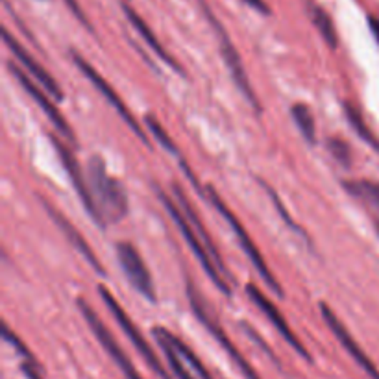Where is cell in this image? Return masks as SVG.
Wrapping results in <instances>:
<instances>
[{
    "label": "cell",
    "mask_w": 379,
    "mask_h": 379,
    "mask_svg": "<svg viewBox=\"0 0 379 379\" xmlns=\"http://www.w3.org/2000/svg\"><path fill=\"white\" fill-rule=\"evenodd\" d=\"M2 36H4V43L9 49V52L14 54V58L17 59L19 64L23 65L24 71H26V73L30 74V76H32L34 80H36L37 84L43 87V89H46L49 95L54 96L56 100H64V96H65L64 89L59 87V84L54 80V76H52L49 71H45L43 65L37 64V59L34 58V56L30 54V52H28V50L21 45V43H19V41L15 39V37L11 36L6 28L2 30Z\"/></svg>",
    "instance_id": "cell-14"
},
{
    "label": "cell",
    "mask_w": 379,
    "mask_h": 379,
    "mask_svg": "<svg viewBox=\"0 0 379 379\" xmlns=\"http://www.w3.org/2000/svg\"><path fill=\"white\" fill-rule=\"evenodd\" d=\"M41 203H43V209H45L46 213H49V217L52 218V222H54L56 226L59 228V231L65 235V239L71 243V246H73L74 250H76L78 253H80L81 258L86 259L87 263H89L93 268H95L96 274L100 276H106V268L104 265L100 263V259L96 258V253L93 252V248H91L89 244H87V241L84 239V235L80 233V230H78L76 226H74L73 222L69 221L67 217H65L64 213L59 211V209H56L52 203L49 202V200L41 198Z\"/></svg>",
    "instance_id": "cell-15"
},
{
    "label": "cell",
    "mask_w": 379,
    "mask_h": 379,
    "mask_svg": "<svg viewBox=\"0 0 379 379\" xmlns=\"http://www.w3.org/2000/svg\"><path fill=\"white\" fill-rule=\"evenodd\" d=\"M172 194H174V200H176V202L180 203V208L183 209V213H186V217L189 218V222L193 224L194 230H196V233H198L200 237H202L203 244L208 246L209 253L213 256V259H215V263H217V266L221 268L222 274L226 276L228 280L231 281V272L228 271L226 265H224V261H222L221 253H218L217 246H215V243H213L211 235H209V231L206 230V226H203V222H202V218H200L198 211H196V209L193 208V203H191V200L187 198V194L183 193V189H181V187L178 186V183H172Z\"/></svg>",
    "instance_id": "cell-17"
},
{
    "label": "cell",
    "mask_w": 379,
    "mask_h": 379,
    "mask_svg": "<svg viewBox=\"0 0 379 379\" xmlns=\"http://www.w3.org/2000/svg\"><path fill=\"white\" fill-rule=\"evenodd\" d=\"M368 26H370V32L374 36V39L379 43V19L374 15H368Z\"/></svg>",
    "instance_id": "cell-31"
},
{
    "label": "cell",
    "mask_w": 379,
    "mask_h": 379,
    "mask_svg": "<svg viewBox=\"0 0 379 379\" xmlns=\"http://www.w3.org/2000/svg\"><path fill=\"white\" fill-rule=\"evenodd\" d=\"M153 189H156V194H158L159 202L163 203V208L167 209V213L171 215L172 222H174V224L178 226V230L181 231V237H183V241L187 243V246H189L191 252L194 253V258L198 259L200 266H202L203 272L208 274L209 280L213 281V285H215V287H217V289L221 290L222 294L231 296L230 280H228L226 276L221 272V268L217 266V263H215L213 256L209 253L208 246L203 244L202 237L196 233V230L193 228V224L189 222V218L186 217L183 209L180 208V203H178L174 198H171L167 193H163V189L159 186H153Z\"/></svg>",
    "instance_id": "cell-2"
},
{
    "label": "cell",
    "mask_w": 379,
    "mask_h": 379,
    "mask_svg": "<svg viewBox=\"0 0 379 379\" xmlns=\"http://www.w3.org/2000/svg\"><path fill=\"white\" fill-rule=\"evenodd\" d=\"M152 335H153V339L158 340L159 348L163 350L165 357H167L168 366H171L172 374L176 375V379H198L196 375L193 374V370H189V368H187V366L183 365V359H181L180 353L176 352V348L172 346V344L168 343L167 337L163 335L161 328H153Z\"/></svg>",
    "instance_id": "cell-20"
},
{
    "label": "cell",
    "mask_w": 379,
    "mask_h": 379,
    "mask_svg": "<svg viewBox=\"0 0 379 379\" xmlns=\"http://www.w3.org/2000/svg\"><path fill=\"white\" fill-rule=\"evenodd\" d=\"M375 226H378V230H379V221H378V222H375Z\"/></svg>",
    "instance_id": "cell-32"
},
{
    "label": "cell",
    "mask_w": 379,
    "mask_h": 379,
    "mask_svg": "<svg viewBox=\"0 0 379 379\" xmlns=\"http://www.w3.org/2000/svg\"><path fill=\"white\" fill-rule=\"evenodd\" d=\"M328 150H330L335 161L343 165L344 168L352 167V148L346 141L339 139V137H331V139H328Z\"/></svg>",
    "instance_id": "cell-26"
},
{
    "label": "cell",
    "mask_w": 379,
    "mask_h": 379,
    "mask_svg": "<svg viewBox=\"0 0 379 379\" xmlns=\"http://www.w3.org/2000/svg\"><path fill=\"white\" fill-rule=\"evenodd\" d=\"M186 293H187V300H189L191 311H193L194 316H196V318L202 322L203 328H206V330H208L209 333L213 335V337H215V340L221 344L222 350H224V352L230 355V359L235 363V365H237V368H239L241 374L244 375V379H261L259 378L258 372L253 370V366L250 365L246 359H244L243 353L239 352V348L231 343V339L228 337L226 330L222 328V324L218 322L217 316L213 315V311L209 309L208 302L203 300V296L200 294V290L196 289V285H194L191 280H187Z\"/></svg>",
    "instance_id": "cell-5"
},
{
    "label": "cell",
    "mask_w": 379,
    "mask_h": 379,
    "mask_svg": "<svg viewBox=\"0 0 379 379\" xmlns=\"http://www.w3.org/2000/svg\"><path fill=\"white\" fill-rule=\"evenodd\" d=\"M320 315L322 318H324L325 325L330 328L331 333L337 337V340L340 343V346L346 350L348 353H350V357H352L353 361L357 363V365L361 366L363 370L366 372V374L370 375V379H379V370H378V366L374 365V361H372L370 357L366 355L365 350H363L359 344H357V340L353 339L352 333L346 330V325L343 324V322L339 320V316L335 315L333 309H331L328 303L322 302L320 303Z\"/></svg>",
    "instance_id": "cell-13"
},
{
    "label": "cell",
    "mask_w": 379,
    "mask_h": 379,
    "mask_svg": "<svg viewBox=\"0 0 379 379\" xmlns=\"http://www.w3.org/2000/svg\"><path fill=\"white\" fill-rule=\"evenodd\" d=\"M21 370H23L24 378L26 379H43V375H41L39 372V366L32 365V363L24 361L23 365H21Z\"/></svg>",
    "instance_id": "cell-30"
},
{
    "label": "cell",
    "mask_w": 379,
    "mask_h": 379,
    "mask_svg": "<svg viewBox=\"0 0 379 379\" xmlns=\"http://www.w3.org/2000/svg\"><path fill=\"white\" fill-rule=\"evenodd\" d=\"M161 331H163V335H165V337L168 339V343H171L172 346L176 348V352L180 353L181 359H183V361H186L187 365H189V368L193 370V374L196 375V378H198V379H215L211 374H209L208 368L203 366L202 359H200V357L196 355V353H194L193 350H191V348L187 346V344L180 339V337H176V335L171 333V331L165 330V328H161Z\"/></svg>",
    "instance_id": "cell-21"
},
{
    "label": "cell",
    "mask_w": 379,
    "mask_h": 379,
    "mask_svg": "<svg viewBox=\"0 0 379 379\" xmlns=\"http://www.w3.org/2000/svg\"><path fill=\"white\" fill-rule=\"evenodd\" d=\"M206 200H209V203H213V208L217 209L222 217L226 218L228 226H230L231 231H233L235 239H237V243H239L241 250H243L244 256L248 258V261L252 263L253 268L258 271V274L261 276L263 281L266 283V287H268V289H271L274 294H278L280 298H283L285 293H283V287H281V283L276 280V276L272 274V271L268 268L265 258L261 256V252H259V248L256 246V243H253L252 237L248 235V231L244 230V226L241 224L239 218L235 217L233 213H231V209L228 208L226 202L222 200V196L217 193V189H215L213 186L206 187Z\"/></svg>",
    "instance_id": "cell-4"
},
{
    "label": "cell",
    "mask_w": 379,
    "mask_h": 379,
    "mask_svg": "<svg viewBox=\"0 0 379 379\" xmlns=\"http://www.w3.org/2000/svg\"><path fill=\"white\" fill-rule=\"evenodd\" d=\"M145 124L146 128H148V131L153 136V139L158 141L159 145L163 146V148L167 150L168 153H172V156H176V158H180V148H178L176 145H174V141L171 139V136H168L167 131H165V128L159 124V121L153 115H146L145 118Z\"/></svg>",
    "instance_id": "cell-24"
},
{
    "label": "cell",
    "mask_w": 379,
    "mask_h": 379,
    "mask_svg": "<svg viewBox=\"0 0 379 379\" xmlns=\"http://www.w3.org/2000/svg\"><path fill=\"white\" fill-rule=\"evenodd\" d=\"M307 14H309V19L316 26L325 45L330 46L331 50L339 49V34H337V28H335L331 15L322 6L315 4V2H307Z\"/></svg>",
    "instance_id": "cell-18"
},
{
    "label": "cell",
    "mask_w": 379,
    "mask_h": 379,
    "mask_svg": "<svg viewBox=\"0 0 379 379\" xmlns=\"http://www.w3.org/2000/svg\"><path fill=\"white\" fill-rule=\"evenodd\" d=\"M49 139H50V143H52V146H54L59 161H61V165H64L69 180H71V183H73L74 191H76V194H78V198L81 200L86 211L89 213L91 218L95 221L96 226L104 230L106 224H104V221H102V217H100L98 208H96V202H95V198H93V193H91L89 180H87V172L81 171V165L78 163L76 156H74L73 150L69 148L65 143H61V141H59L56 136H52V133H49Z\"/></svg>",
    "instance_id": "cell-9"
},
{
    "label": "cell",
    "mask_w": 379,
    "mask_h": 379,
    "mask_svg": "<svg viewBox=\"0 0 379 379\" xmlns=\"http://www.w3.org/2000/svg\"><path fill=\"white\" fill-rule=\"evenodd\" d=\"M2 335H4V340H6V343L11 344V346H14L15 350H17V352H19V355H23L24 357V361H28V363H32V365L39 366V365H37V361H36V357H34V353L30 352V350H28L26 346H24L23 340L19 339V335H15L14 331L9 330V325L8 324H4V330H2Z\"/></svg>",
    "instance_id": "cell-27"
},
{
    "label": "cell",
    "mask_w": 379,
    "mask_h": 379,
    "mask_svg": "<svg viewBox=\"0 0 379 379\" xmlns=\"http://www.w3.org/2000/svg\"><path fill=\"white\" fill-rule=\"evenodd\" d=\"M71 59H73V64L78 67V71H80V73L84 74V76H86L87 80L91 81V84H93V86H95V89L98 91L100 95L104 96V100H108V104L111 106L115 111H117L118 117L126 122L128 128H130V130L133 131L137 137H139L141 143H143L145 146H150V141H148V136H146V131L141 128V124L137 122V118L131 115V111L128 109V106L122 102V98L118 96L117 91L113 89V86H111V84H109V81L106 80V78L102 76V74H100L98 71H96V69L93 67V65H91L89 61H87V59L80 54V52H76V50H71Z\"/></svg>",
    "instance_id": "cell-7"
},
{
    "label": "cell",
    "mask_w": 379,
    "mask_h": 379,
    "mask_svg": "<svg viewBox=\"0 0 379 379\" xmlns=\"http://www.w3.org/2000/svg\"><path fill=\"white\" fill-rule=\"evenodd\" d=\"M343 187L350 196L379 213V181L346 180L343 181Z\"/></svg>",
    "instance_id": "cell-19"
},
{
    "label": "cell",
    "mask_w": 379,
    "mask_h": 379,
    "mask_svg": "<svg viewBox=\"0 0 379 379\" xmlns=\"http://www.w3.org/2000/svg\"><path fill=\"white\" fill-rule=\"evenodd\" d=\"M76 305L78 309H80L81 316H84V320H86L87 325H89V330L93 331V335H95L96 340L100 343V346L104 348V352L113 359L117 368L122 372V375L126 379H143V375L137 372V368L133 366V363H131V359L128 357V353L122 350V346L117 343V339H115V335L109 331L108 325H106L104 322H102V318L96 315L95 309H93L86 300L81 298L76 300Z\"/></svg>",
    "instance_id": "cell-8"
},
{
    "label": "cell",
    "mask_w": 379,
    "mask_h": 379,
    "mask_svg": "<svg viewBox=\"0 0 379 379\" xmlns=\"http://www.w3.org/2000/svg\"><path fill=\"white\" fill-rule=\"evenodd\" d=\"M98 294L100 298H102V302H104V305L108 307V311L111 313V316H113L115 322L118 324V328L124 331L128 340L133 344V348H136L137 352H139V355L145 359L146 365L152 368L153 374L158 375L159 379H172L171 374L167 372V368L163 366L158 353L153 352V348L150 346L145 335L141 333V330L137 328L136 322L131 320L130 316H128V313L122 309V305L117 302V298H115L113 294H111V290H109L108 287H104V285H98Z\"/></svg>",
    "instance_id": "cell-6"
},
{
    "label": "cell",
    "mask_w": 379,
    "mask_h": 379,
    "mask_svg": "<svg viewBox=\"0 0 379 379\" xmlns=\"http://www.w3.org/2000/svg\"><path fill=\"white\" fill-rule=\"evenodd\" d=\"M87 180H89L91 193L96 202L100 217L104 224L121 222L130 213V198L126 187L122 186L118 178L111 176L108 165L100 156H93L87 161Z\"/></svg>",
    "instance_id": "cell-1"
},
{
    "label": "cell",
    "mask_w": 379,
    "mask_h": 379,
    "mask_svg": "<svg viewBox=\"0 0 379 379\" xmlns=\"http://www.w3.org/2000/svg\"><path fill=\"white\" fill-rule=\"evenodd\" d=\"M243 2L246 6H250L252 9H256V11H258V14H261V15H271L272 14L271 6L266 4L265 0H243Z\"/></svg>",
    "instance_id": "cell-29"
},
{
    "label": "cell",
    "mask_w": 379,
    "mask_h": 379,
    "mask_svg": "<svg viewBox=\"0 0 379 379\" xmlns=\"http://www.w3.org/2000/svg\"><path fill=\"white\" fill-rule=\"evenodd\" d=\"M263 186H265V191H266V193H268V196H271V200H272V203H274L276 211L280 213L281 221H283L285 224H287V228H289L290 231H294V233H296V235H300V237H302V239H305V243L311 244V239H309V235L305 233V230H303V228H300L298 224H296V222L293 221V217H290L289 211H287V209H285L283 202H281L280 196H278V194L274 193V189H272V187L266 186V183H263Z\"/></svg>",
    "instance_id": "cell-25"
},
{
    "label": "cell",
    "mask_w": 379,
    "mask_h": 379,
    "mask_svg": "<svg viewBox=\"0 0 379 379\" xmlns=\"http://www.w3.org/2000/svg\"><path fill=\"white\" fill-rule=\"evenodd\" d=\"M121 8H122V11H124V15H126L128 21H130L131 26L136 28V32L139 34L141 37H143V41H145L146 45H148V49L152 50L153 54L158 56L163 64L168 65V67L172 69V73H176V74H180V76L186 78L187 74H186V71H183V67L180 65V61H176V59H174V56H172L171 52H168V50L165 49L161 43H159V39L156 37V34H153L152 28H150L148 24L145 23V19L141 17L136 9L128 4V2H122Z\"/></svg>",
    "instance_id": "cell-16"
},
{
    "label": "cell",
    "mask_w": 379,
    "mask_h": 379,
    "mask_svg": "<svg viewBox=\"0 0 379 379\" xmlns=\"http://www.w3.org/2000/svg\"><path fill=\"white\" fill-rule=\"evenodd\" d=\"M290 115H293L294 124L298 126L303 139L311 146L316 145V124L311 109L307 108L305 104H302V102H298V104H294L293 108H290Z\"/></svg>",
    "instance_id": "cell-23"
},
{
    "label": "cell",
    "mask_w": 379,
    "mask_h": 379,
    "mask_svg": "<svg viewBox=\"0 0 379 379\" xmlns=\"http://www.w3.org/2000/svg\"><path fill=\"white\" fill-rule=\"evenodd\" d=\"M8 69H9V73H11V76L19 81V86L23 87L28 95L32 96L34 102H36V104L43 109V113H45L46 118L54 124L56 130H58L59 133H61V136L69 141V143H76V136H74L73 128H71V124L67 122V118L64 117V113L59 111L58 106H56L54 102L49 98V95L45 93L46 89L37 86L36 81L30 78V74H28L26 71H23L19 65H15L14 61H9Z\"/></svg>",
    "instance_id": "cell-11"
},
{
    "label": "cell",
    "mask_w": 379,
    "mask_h": 379,
    "mask_svg": "<svg viewBox=\"0 0 379 379\" xmlns=\"http://www.w3.org/2000/svg\"><path fill=\"white\" fill-rule=\"evenodd\" d=\"M64 2H65V4H67V8L71 9V14H73L74 17H76L78 21H80L81 26L87 28L89 32H93V26H91V21H89V19H87L86 11L81 9V6L78 4V0H64Z\"/></svg>",
    "instance_id": "cell-28"
},
{
    "label": "cell",
    "mask_w": 379,
    "mask_h": 379,
    "mask_svg": "<svg viewBox=\"0 0 379 379\" xmlns=\"http://www.w3.org/2000/svg\"><path fill=\"white\" fill-rule=\"evenodd\" d=\"M343 109H344V115H346L348 122H350V126L353 128V131H355L357 136L365 141L366 145L372 146V148L379 153V139L374 136V133H372L370 128L366 126V122H365V118H363L361 111H359V109H357L352 102H348V100H344L343 102Z\"/></svg>",
    "instance_id": "cell-22"
},
{
    "label": "cell",
    "mask_w": 379,
    "mask_h": 379,
    "mask_svg": "<svg viewBox=\"0 0 379 379\" xmlns=\"http://www.w3.org/2000/svg\"><path fill=\"white\" fill-rule=\"evenodd\" d=\"M115 253H117L118 265H121L122 272L126 276V280L137 293L148 302H158V293H156V285H153L152 274H150L148 266H146L145 259L141 258L139 250L131 243L122 241L115 246Z\"/></svg>",
    "instance_id": "cell-10"
},
{
    "label": "cell",
    "mask_w": 379,
    "mask_h": 379,
    "mask_svg": "<svg viewBox=\"0 0 379 379\" xmlns=\"http://www.w3.org/2000/svg\"><path fill=\"white\" fill-rule=\"evenodd\" d=\"M246 296H248V298L253 302V305L258 307L259 311H261L263 315L268 318V320H271V324L274 325V330L278 331L281 337H283L285 343L289 344L294 352L298 353V355H302L307 363H313L311 353L307 352V348L303 346L302 340H300L298 337L294 335V331L290 330V325H289V322H287V318L281 315V311L278 309V307H276V303L272 302V300L268 298V296H266V294L263 293L261 289H259L258 285H253V283L246 285Z\"/></svg>",
    "instance_id": "cell-12"
},
{
    "label": "cell",
    "mask_w": 379,
    "mask_h": 379,
    "mask_svg": "<svg viewBox=\"0 0 379 379\" xmlns=\"http://www.w3.org/2000/svg\"><path fill=\"white\" fill-rule=\"evenodd\" d=\"M198 4H200V8H202L206 19L209 21V24L213 26V32H215V36H217L222 61H224L226 69L230 71V76H231V80H233L235 87L241 91V95L246 98V102H248V104L256 109V113L261 115L263 106H261V102H259L258 95H256V91H253L252 81H250L248 74H246V69H244V65H243V59H241V56H239V50L235 49L230 34L226 32V28H224V24L218 21L217 15L213 14V9L209 8L206 0H198Z\"/></svg>",
    "instance_id": "cell-3"
}]
</instances>
